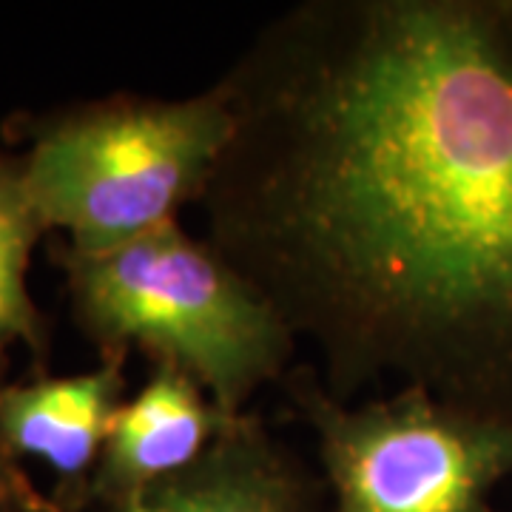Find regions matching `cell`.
Wrapping results in <instances>:
<instances>
[{
  "mask_svg": "<svg viewBox=\"0 0 512 512\" xmlns=\"http://www.w3.org/2000/svg\"><path fill=\"white\" fill-rule=\"evenodd\" d=\"M214 86L202 239L325 393L512 421V0H302Z\"/></svg>",
  "mask_w": 512,
  "mask_h": 512,
  "instance_id": "1",
  "label": "cell"
},
{
  "mask_svg": "<svg viewBox=\"0 0 512 512\" xmlns=\"http://www.w3.org/2000/svg\"><path fill=\"white\" fill-rule=\"evenodd\" d=\"M57 262L74 322L103 359L131 348L151 353L228 419L293 370L296 339L279 313L180 222L100 254L63 245Z\"/></svg>",
  "mask_w": 512,
  "mask_h": 512,
  "instance_id": "2",
  "label": "cell"
},
{
  "mask_svg": "<svg viewBox=\"0 0 512 512\" xmlns=\"http://www.w3.org/2000/svg\"><path fill=\"white\" fill-rule=\"evenodd\" d=\"M12 143L46 231L77 254H100L177 222L200 200L231 120L217 86L191 97L111 94L18 117Z\"/></svg>",
  "mask_w": 512,
  "mask_h": 512,
  "instance_id": "3",
  "label": "cell"
},
{
  "mask_svg": "<svg viewBox=\"0 0 512 512\" xmlns=\"http://www.w3.org/2000/svg\"><path fill=\"white\" fill-rule=\"evenodd\" d=\"M285 393L316 436L325 512H493L512 473V421L458 410L421 390L342 404L293 367Z\"/></svg>",
  "mask_w": 512,
  "mask_h": 512,
  "instance_id": "4",
  "label": "cell"
},
{
  "mask_svg": "<svg viewBox=\"0 0 512 512\" xmlns=\"http://www.w3.org/2000/svg\"><path fill=\"white\" fill-rule=\"evenodd\" d=\"M123 396L126 356L103 359L100 367L74 376L0 384V450L15 464L40 458L57 478V510L86 512L94 470Z\"/></svg>",
  "mask_w": 512,
  "mask_h": 512,
  "instance_id": "5",
  "label": "cell"
},
{
  "mask_svg": "<svg viewBox=\"0 0 512 512\" xmlns=\"http://www.w3.org/2000/svg\"><path fill=\"white\" fill-rule=\"evenodd\" d=\"M325 495L262 421H225L194 464L146 490L86 512H322Z\"/></svg>",
  "mask_w": 512,
  "mask_h": 512,
  "instance_id": "6",
  "label": "cell"
},
{
  "mask_svg": "<svg viewBox=\"0 0 512 512\" xmlns=\"http://www.w3.org/2000/svg\"><path fill=\"white\" fill-rule=\"evenodd\" d=\"M237 419V416H234ZM228 416L177 367L157 365L111 421L94 470L89 510L146 490L194 464L217 439Z\"/></svg>",
  "mask_w": 512,
  "mask_h": 512,
  "instance_id": "7",
  "label": "cell"
},
{
  "mask_svg": "<svg viewBox=\"0 0 512 512\" xmlns=\"http://www.w3.org/2000/svg\"><path fill=\"white\" fill-rule=\"evenodd\" d=\"M46 234L26 194L15 151L0 148V367L23 348L37 367L49 356V325L29 293L32 251ZM0 507L23 512H60L12 458L0 450Z\"/></svg>",
  "mask_w": 512,
  "mask_h": 512,
  "instance_id": "8",
  "label": "cell"
},
{
  "mask_svg": "<svg viewBox=\"0 0 512 512\" xmlns=\"http://www.w3.org/2000/svg\"><path fill=\"white\" fill-rule=\"evenodd\" d=\"M0 512H23V510H3V507H0Z\"/></svg>",
  "mask_w": 512,
  "mask_h": 512,
  "instance_id": "9",
  "label": "cell"
}]
</instances>
